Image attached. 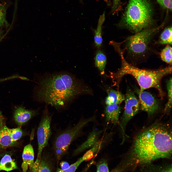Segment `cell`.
Masks as SVG:
<instances>
[{
    "mask_svg": "<svg viewBox=\"0 0 172 172\" xmlns=\"http://www.w3.org/2000/svg\"><path fill=\"white\" fill-rule=\"evenodd\" d=\"M172 133L168 126L156 124L140 133L124 160L119 165L123 171L149 164L160 158L170 159Z\"/></svg>",
    "mask_w": 172,
    "mask_h": 172,
    "instance_id": "cell-1",
    "label": "cell"
},
{
    "mask_svg": "<svg viewBox=\"0 0 172 172\" xmlns=\"http://www.w3.org/2000/svg\"><path fill=\"white\" fill-rule=\"evenodd\" d=\"M91 92L89 88L71 75L62 73L42 79L36 91V97L39 101L59 109L65 107L77 96Z\"/></svg>",
    "mask_w": 172,
    "mask_h": 172,
    "instance_id": "cell-2",
    "label": "cell"
},
{
    "mask_svg": "<svg viewBox=\"0 0 172 172\" xmlns=\"http://www.w3.org/2000/svg\"><path fill=\"white\" fill-rule=\"evenodd\" d=\"M153 9L148 0H129L118 25L136 33L149 28L153 22Z\"/></svg>",
    "mask_w": 172,
    "mask_h": 172,
    "instance_id": "cell-3",
    "label": "cell"
},
{
    "mask_svg": "<svg viewBox=\"0 0 172 172\" xmlns=\"http://www.w3.org/2000/svg\"><path fill=\"white\" fill-rule=\"evenodd\" d=\"M122 60V66L118 73V77L129 74L136 79L140 88V91L151 88H156L161 96L163 95L161 86V81L164 76L171 73L172 67L168 66L156 70H149L139 69L127 63L124 59L123 54H120Z\"/></svg>",
    "mask_w": 172,
    "mask_h": 172,
    "instance_id": "cell-4",
    "label": "cell"
},
{
    "mask_svg": "<svg viewBox=\"0 0 172 172\" xmlns=\"http://www.w3.org/2000/svg\"><path fill=\"white\" fill-rule=\"evenodd\" d=\"M164 25L162 24L157 27L147 28L129 37L126 46L128 54L135 59L144 57L148 51L153 37Z\"/></svg>",
    "mask_w": 172,
    "mask_h": 172,
    "instance_id": "cell-5",
    "label": "cell"
},
{
    "mask_svg": "<svg viewBox=\"0 0 172 172\" xmlns=\"http://www.w3.org/2000/svg\"><path fill=\"white\" fill-rule=\"evenodd\" d=\"M93 116L80 119L74 126L61 132L56 138L54 142V149L55 155L60 159L66 152L72 142L80 134L82 129L90 122L94 121Z\"/></svg>",
    "mask_w": 172,
    "mask_h": 172,
    "instance_id": "cell-6",
    "label": "cell"
},
{
    "mask_svg": "<svg viewBox=\"0 0 172 172\" xmlns=\"http://www.w3.org/2000/svg\"><path fill=\"white\" fill-rule=\"evenodd\" d=\"M125 106L124 112L119 125L122 137V141L125 140V130L128 122L138 112L140 102L132 90L128 89L125 96Z\"/></svg>",
    "mask_w": 172,
    "mask_h": 172,
    "instance_id": "cell-7",
    "label": "cell"
},
{
    "mask_svg": "<svg viewBox=\"0 0 172 172\" xmlns=\"http://www.w3.org/2000/svg\"><path fill=\"white\" fill-rule=\"evenodd\" d=\"M51 115L48 111L46 110L43 115L37 129L38 151L36 161H39L41 159L42 151L47 145L51 135Z\"/></svg>",
    "mask_w": 172,
    "mask_h": 172,
    "instance_id": "cell-8",
    "label": "cell"
},
{
    "mask_svg": "<svg viewBox=\"0 0 172 172\" xmlns=\"http://www.w3.org/2000/svg\"><path fill=\"white\" fill-rule=\"evenodd\" d=\"M141 108L149 115L154 113L158 109L159 104L156 100L150 93L144 91L137 90Z\"/></svg>",
    "mask_w": 172,
    "mask_h": 172,
    "instance_id": "cell-9",
    "label": "cell"
},
{
    "mask_svg": "<svg viewBox=\"0 0 172 172\" xmlns=\"http://www.w3.org/2000/svg\"><path fill=\"white\" fill-rule=\"evenodd\" d=\"M103 130L95 129L90 132L86 140L79 146L74 151V155H76L90 149L100 140Z\"/></svg>",
    "mask_w": 172,
    "mask_h": 172,
    "instance_id": "cell-10",
    "label": "cell"
},
{
    "mask_svg": "<svg viewBox=\"0 0 172 172\" xmlns=\"http://www.w3.org/2000/svg\"><path fill=\"white\" fill-rule=\"evenodd\" d=\"M37 113L36 111L28 110L23 107H19L15 111L14 118L18 125H22L28 121Z\"/></svg>",
    "mask_w": 172,
    "mask_h": 172,
    "instance_id": "cell-11",
    "label": "cell"
},
{
    "mask_svg": "<svg viewBox=\"0 0 172 172\" xmlns=\"http://www.w3.org/2000/svg\"><path fill=\"white\" fill-rule=\"evenodd\" d=\"M121 110V107L118 104L107 105L105 110L106 121L114 124H119V117Z\"/></svg>",
    "mask_w": 172,
    "mask_h": 172,
    "instance_id": "cell-12",
    "label": "cell"
},
{
    "mask_svg": "<svg viewBox=\"0 0 172 172\" xmlns=\"http://www.w3.org/2000/svg\"><path fill=\"white\" fill-rule=\"evenodd\" d=\"M34 152L33 147L30 144L24 148L22 157L23 162L21 167L23 172H26L28 167L30 169L34 162Z\"/></svg>",
    "mask_w": 172,
    "mask_h": 172,
    "instance_id": "cell-13",
    "label": "cell"
},
{
    "mask_svg": "<svg viewBox=\"0 0 172 172\" xmlns=\"http://www.w3.org/2000/svg\"><path fill=\"white\" fill-rule=\"evenodd\" d=\"M10 128L5 125L0 129V148H4L13 146L15 142L13 141L11 136Z\"/></svg>",
    "mask_w": 172,
    "mask_h": 172,
    "instance_id": "cell-14",
    "label": "cell"
},
{
    "mask_svg": "<svg viewBox=\"0 0 172 172\" xmlns=\"http://www.w3.org/2000/svg\"><path fill=\"white\" fill-rule=\"evenodd\" d=\"M108 96L105 99L107 105L111 104H118L125 99V96L121 92L111 89L107 90Z\"/></svg>",
    "mask_w": 172,
    "mask_h": 172,
    "instance_id": "cell-15",
    "label": "cell"
},
{
    "mask_svg": "<svg viewBox=\"0 0 172 172\" xmlns=\"http://www.w3.org/2000/svg\"><path fill=\"white\" fill-rule=\"evenodd\" d=\"M105 20V14L103 13L100 17L98 22L96 29L94 30V43L96 47L99 48L101 45L102 41V25Z\"/></svg>",
    "mask_w": 172,
    "mask_h": 172,
    "instance_id": "cell-16",
    "label": "cell"
},
{
    "mask_svg": "<svg viewBox=\"0 0 172 172\" xmlns=\"http://www.w3.org/2000/svg\"><path fill=\"white\" fill-rule=\"evenodd\" d=\"M17 168L15 162L12 159L10 156L7 154L4 155L0 162V171H9Z\"/></svg>",
    "mask_w": 172,
    "mask_h": 172,
    "instance_id": "cell-17",
    "label": "cell"
},
{
    "mask_svg": "<svg viewBox=\"0 0 172 172\" xmlns=\"http://www.w3.org/2000/svg\"><path fill=\"white\" fill-rule=\"evenodd\" d=\"M142 166L140 172H172L171 165L157 166L149 164Z\"/></svg>",
    "mask_w": 172,
    "mask_h": 172,
    "instance_id": "cell-18",
    "label": "cell"
},
{
    "mask_svg": "<svg viewBox=\"0 0 172 172\" xmlns=\"http://www.w3.org/2000/svg\"><path fill=\"white\" fill-rule=\"evenodd\" d=\"M107 63V58L103 52L100 50H97L95 57V64L102 75L104 73Z\"/></svg>",
    "mask_w": 172,
    "mask_h": 172,
    "instance_id": "cell-19",
    "label": "cell"
},
{
    "mask_svg": "<svg viewBox=\"0 0 172 172\" xmlns=\"http://www.w3.org/2000/svg\"><path fill=\"white\" fill-rule=\"evenodd\" d=\"M30 169L31 172H51L48 163L42 158L39 160L34 162Z\"/></svg>",
    "mask_w": 172,
    "mask_h": 172,
    "instance_id": "cell-20",
    "label": "cell"
},
{
    "mask_svg": "<svg viewBox=\"0 0 172 172\" xmlns=\"http://www.w3.org/2000/svg\"><path fill=\"white\" fill-rule=\"evenodd\" d=\"M172 27L165 28L161 33L159 43L161 44L172 45Z\"/></svg>",
    "mask_w": 172,
    "mask_h": 172,
    "instance_id": "cell-21",
    "label": "cell"
},
{
    "mask_svg": "<svg viewBox=\"0 0 172 172\" xmlns=\"http://www.w3.org/2000/svg\"><path fill=\"white\" fill-rule=\"evenodd\" d=\"M160 56L162 60L170 65L172 64V47L170 45H167L161 50Z\"/></svg>",
    "mask_w": 172,
    "mask_h": 172,
    "instance_id": "cell-22",
    "label": "cell"
},
{
    "mask_svg": "<svg viewBox=\"0 0 172 172\" xmlns=\"http://www.w3.org/2000/svg\"><path fill=\"white\" fill-rule=\"evenodd\" d=\"M6 2L0 3V26L8 27L9 24L6 19L8 5Z\"/></svg>",
    "mask_w": 172,
    "mask_h": 172,
    "instance_id": "cell-23",
    "label": "cell"
},
{
    "mask_svg": "<svg viewBox=\"0 0 172 172\" xmlns=\"http://www.w3.org/2000/svg\"><path fill=\"white\" fill-rule=\"evenodd\" d=\"M172 78H170L167 83L168 101L164 109V112H166L170 110L172 106Z\"/></svg>",
    "mask_w": 172,
    "mask_h": 172,
    "instance_id": "cell-24",
    "label": "cell"
},
{
    "mask_svg": "<svg viewBox=\"0 0 172 172\" xmlns=\"http://www.w3.org/2000/svg\"><path fill=\"white\" fill-rule=\"evenodd\" d=\"M84 161V159L81 157L75 163L70 166L67 169L63 170L58 168L56 172H75L79 165Z\"/></svg>",
    "mask_w": 172,
    "mask_h": 172,
    "instance_id": "cell-25",
    "label": "cell"
},
{
    "mask_svg": "<svg viewBox=\"0 0 172 172\" xmlns=\"http://www.w3.org/2000/svg\"><path fill=\"white\" fill-rule=\"evenodd\" d=\"M10 133L12 140L15 142L19 139L22 137L23 132L19 127L10 129Z\"/></svg>",
    "mask_w": 172,
    "mask_h": 172,
    "instance_id": "cell-26",
    "label": "cell"
},
{
    "mask_svg": "<svg viewBox=\"0 0 172 172\" xmlns=\"http://www.w3.org/2000/svg\"><path fill=\"white\" fill-rule=\"evenodd\" d=\"M96 172H109L107 161L103 160L96 164Z\"/></svg>",
    "mask_w": 172,
    "mask_h": 172,
    "instance_id": "cell-27",
    "label": "cell"
},
{
    "mask_svg": "<svg viewBox=\"0 0 172 172\" xmlns=\"http://www.w3.org/2000/svg\"><path fill=\"white\" fill-rule=\"evenodd\" d=\"M172 0H156L161 6L168 10L171 11Z\"/></svg>",
    "mask_w": 172,
    "mask_h": 172,
    "instance_id": "cell-28",
    "label": "cell"
},
{
    "mask_svg": "<svg viewBox=\"0 0 172 172\" xmlns=\"http://www.w3.org/2000/svg\"><path fill=\"white\" fill-rule=\"evenodd\" d=\"M15 79H19L23 80H28V79L25 77L21 76L18 75H14L5 78L0 79V82Z\"/></svg>",
    "mask_w": 172,
    "mask_h": 172,
    "instance_id": "cell-29",
    "label": "cell"
},
{
    "mask_svg": "<svg viewBox=\"0 0 172 172\" xmlns=\"http://www.w3.org/2000/svg\"><path fill=\"white\" fill-rule=\"evenodd\" d=\"M120 0H113L112 10L113 11H115L118 8L120 2Z\"/></svg>",
    "mask_w": 172,
    "mask_h": 172,
    "instance_id": "cell-30",
    "label": "cell"
},
{
    "mask_svg": "<svg viewBox=\"0 0 172 172\" xmlns=\"http://www.w3.org/2000/svg\"><path fill=\"white\" fill-rule=\"evenodd\" d=\"M60 165L61 169L64 170L68 168L70 165L69 163L63 161L61 162L60 164Z\"/></svg>",
    "mask_w": 172,
    "mask_h": 172,
    "instance_id": "cell-31",
    "label": "cell"
},
{
    "mask_svg": "<svg viewBox=\"0 0 172 172\" xmlns=\"http://www.w3.org/2000/svg\"><path fill=\"white\" fill-rule=\"evenodd\" d=\"M1 116V114L0 113V117ZM0 127L1 128L3 126L2 125L1 123L0 122Z\"/></svg>",
    "mask_w": 172,
    "mask_h": 172,
    "instance_id": "cell-32",
    "label": "cell"
},
{
    "mask_svg": "<svg viewBox=\"0 0 172 172\" xmlns=\"http://www.w3.org/2000/svg\"><path fill=\"white\" fill-rule=\"evenodd\" d=\"M4 154V153H0V157L2 156Z\"/></svg>",
    "mask_w": 172,
    "mask_h": 172,
    "instance_id": "cell-33",
    "label": "cell"
},
{
    "mask_svg": "<svg viewBox=\"0 0 172 172\" xmlns=\"http://www.w3.org/2000/svg\"><path fill=\"white\" fill-rule=\"evenodd\" d=\"M89 167H87L86 168V169L83 172H86V171H87V169Z\"/></svg>",
    "mask_w": 172,
    "mask_h": 172,
    "instance_id": "cell-34",
    "label": "cell"
},
{
    "mask_svg": "<svg viewBox=\"0 0 172 172\" xmlns=\"http://www.w3.org/2000/svg\"><path fill=\"white\" fill-rule=\"evenodd\" d=\"M2 31L0 30V37L1 36V35L2 34Z\"/></svg>",
    "mask_w": 172,
    "mask_h": 172,
    "instance_id": "cell-35",
    "label": "cell"
},
{
    "mask_svg": "<svg viewBox=\"0 0 172 172\" xmlns=\"http://www.w3.org/2000/svg\"><path fill=\"white\" fill-rule=\"evenodd\" d=\"M0 0L2 1V2H6V0Z\"/></svg>",
    "mask_w": 172,
    "mask_h": 172,
    "instance_id": "cell-36",
    "label": "cell"
}]
</instances>
